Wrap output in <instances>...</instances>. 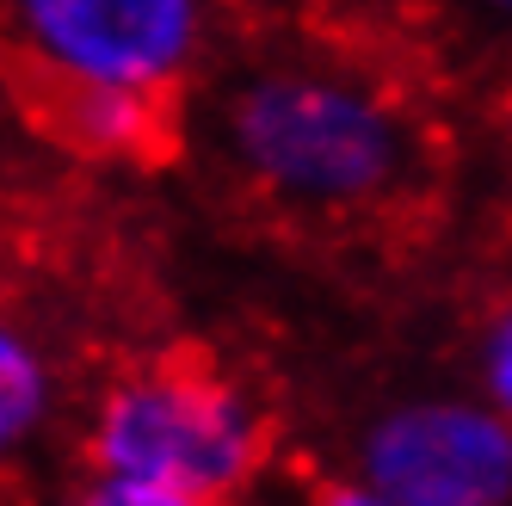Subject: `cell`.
<instances>
[{"label":"cell","instance_id":"obj_4","mask_svg":"<svg viewBox=\"0 0 512 506\" xmlns=\"http://www.w3.org/2000/svg\"><path fill=\"white\" fill-rule=\"evenodd\" d=\"M352 469L395 506H512V420L475 389L401 395L358 426Z\"/></svg>","mask_w":512,"mask_h":506},{"label":"cell","instance_id":"obj_2","mask_svg":"<svg viewBox=\"0 0 512 506\" xmlns=\"http://www.w3.org/2000/svg\"><path fill=\"white\" fill-rule=\"evenodd\" d=\"M81 457L105 476L241 500L272 463V414L235 371L198 352L124 365L81 414Z\"/></svg>","mask_w":512,"mask_h":506},{"label":"cell","instance_id":"obj_9","mask_svg":"<svg viewBox=\"0 0 512 506\" xmlns=\"http://www.w3.org/2000/svg\"><path fill=\"white\" fill-rule=\"evenodd\" d=\"M463 7L482 19L488 31H500V38H512V0H463Z\"/></svg>","mask_w":512,"mask_h":506},{"label":"cell","instance_id":"obj_8","mask_svg":"<svg viewBox=\"0 0 512 506\" xmlns=\"http://www.w3.org/2000/svg\"><path fill=\"white\" fill-rule=\"evenodd\" d=\"M309 506H395V494H383L371 476H358V469L346 463L340 476H321L309 488Z\"/></svg>","mask_w":512,"mask_h":506},{"label":"cell","instance_id":"obj_3","mask_svg":"<svg viewBox=\"0 0 512 506\" xmlns=\"http://www.w3.org/2000/svg\"><path fill=\"white\" fill-rule=\"evenodd\" d=\"M0 31L50 112L179 105L210 44V0H0Z\"/></svg>","mask_w":512,"mask_h":506},{"label":"cell","instance_id":"obj_5","mask_svg":"<svg viewBox=\"0 0 512 506\" xmlns=\"http://www.w3.org/2000/svg\"><path fill=\"white\" fill-rule=\"evenodd\" d=\"M62 408V371L25 315L0 309V476L44 445Z\"/></svg>","mask_w":512,"mask_h":506},{"label":"cell","instance_id":"obj_7","mask_svg":"<svg viewBox=\"0 0 512 506\" xmlns=\"http://www.w3.org/2000/svg\"><path fill=\"white\" fill-rule=\"evenodd\" d=\"M62 506H229V500H204L186 488H161V482H136V476H105V469H87L81 488Z\"/></svg>","mask_w":512,"mask_h":506},{"label":"cell","instance_id":"obj_1","mask_svg":"<svg viewBox=\"0 0 512 506\" xmlns=\"http://www.w3.org/2000/svg\"><path fill=\"white\" fill-rule=\"evenodd\" d=\"M216 149L241 192L297 223H364L426 173L414 105L346 56L284 50L223 81Z\"/></svg>","mask_w":512,"mask_h":506},{"label":"cell","instance_id":"obj_6","mask_svg":"<svg viewBox=\"0 0 512 506\" xmlns=\"http://www.w3.org/2000/svg\"><path fill=\"white\" fill-rule=\"evenodd\" d=\"M469 389L488 395V402L512 420V291L482 315V328H475V352H469Z\"/></svg>","mask_w":512,"mask_h":506}]
</instances>
